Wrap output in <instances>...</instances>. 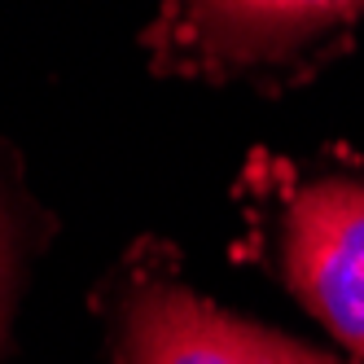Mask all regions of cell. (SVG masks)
Listing matches in <instances>:
<instances>
[{
  "instance_id": "6da1fadb",
  "label": "cell",
  "mask_w": 364,
  "mask_h": 364,
  "mask_svg": "<svg viewBox=\"0 0 364 364\" xmlns=\"http://www.w3.org/2000/svg\"><path fill=\"white\" fill-rule=\"evenodd\" d=\"M290 290L355 360H364V180L307 185L281 224Z\"/></svg>"
},
{
  "instance_id": "7a4b0ae2",
  "label": "cell",
  "mask_w": 364,
  "mask_h": 364,
  "mask_svg": "<svg viewBox=\"0 0 364 364\" xmlns=\"http://www.w3.org/2000/svg\"><path fill=\"white\" fill-rule=\"evenodd\" d=\"M127 364H333L294 338L259 329L171 285L145 290L127 311Z\"/></svg>"
},
{
  "instance_id": "3957f363",
  "label": "cell",
  "mask_w": 364,
  "mask_h": 364,
  "mask_svg": "<svg viewBox=\"0 0 364 364\" xmlns=\"http://www.w3.org/2000/svg\"><path fill=\"white\" fill-rule=\"evenodd\" d=\"M364 0H189V14L228 48H272L347 18Z\"/></svg>"
},
{
  "instance_id": "277c9868",
  "label": "cell",
  "mask_w": 364,
  "mask_h": 364,
  "mask_svg": "<svg viewBox=\"0 0 364 364\" xmlns=\"http://www.w3.org/2000/svg\"><path fill=\"white\" fill-rule=\"evenodd\" d=\"M0 294H5V232H0Z\"/></svg>"
}]
</instances>
